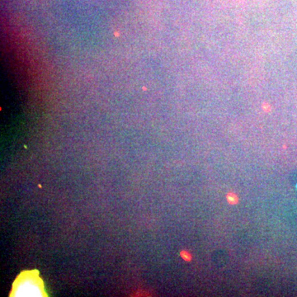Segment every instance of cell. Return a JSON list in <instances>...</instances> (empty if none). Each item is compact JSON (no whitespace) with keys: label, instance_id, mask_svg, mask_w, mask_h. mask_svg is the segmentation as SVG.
Masks as SVG:
<instances>
[{"label":"cell","instance_id":"1","mask_svg":"<svg viewBox=\"0 0 297 297\" xmlns=\"http://www.w3.org/2000/svg\"><path fill=\"white\" fill-rule=\"evenodd\" d=\"M10 296H47L43 281L36 270L25 271L20 274L13 285Z\"/></svg>","mask_w":297,"mask_h":297},{"label":"cell","instance_id":"3","mask_svg":"<svg viewBox=\"0 0 297 297\" xmlns=\"http://www.w3.org/2000/svg\"><path fill=\"white\" fill-rule=\"evenodd\" d=\"M186 253V255H184V253H182V257L184 258L185 260H187V261H189V260L191 259V257H190V253Z\"/></svg>","mask_w":297,"mask_h":297},{"label":"cell","instance_id":"2","mask_svg":"<svg viewBox=\"0 0 297 297\" xmlns=\"http://www.w3.org/2000/svg\"><path fill=\"white\" fill-rule=\"evenodd\" d=\"M227 201L230 204H236L238 202V197L237 196L232 193H229L227 195Z\"/></svg>","mask_w":297,"mask_h":297}]
</instances>
